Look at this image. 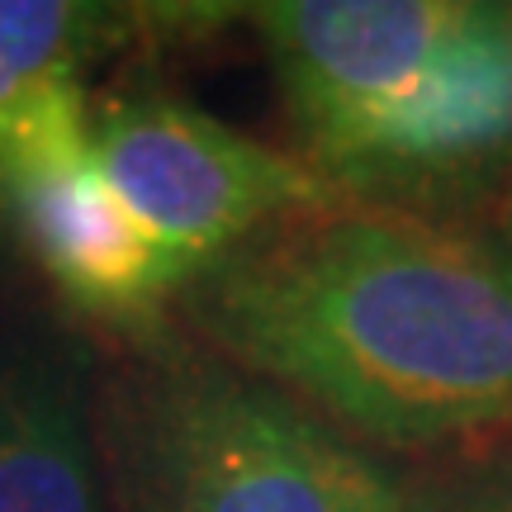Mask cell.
I'll list each match as a JSON object with an SVG mask.
<instances>
[{"label":"cell","mask_w":512,"mask_h":512,"mask_svg":"<svg viewBox=\"0 0 512 512\" xmlns=\"http://www.w3.org/2000/svg\"><path fill=\"white\" fill-rule=\"evenodd\" d=\"M133 34H143V5L0 0V147L38 91L81 76L105 48Z\"/></svg>","instance_id":"ba28073f"},{"label":"cell","mask_w":512,"mask_h":512,"mask_svg":"<svg viewBox=\"0 0 512 512\" xmlns=\"http://www.w3.org/2000/svg\"><path fill=\"white\" fill-rule=\"evenodd\" d=\"M309 171L337 200L512 219V0H460L418 81Z\"/></svg>","instance_id":"3957f363"},{"label":"cell","mask_w":512,"mask_h":512,"mask_svg":"<svg viewBox=\"0 0 512 512\" xmlns=\"http://www.w3.org/2000/svg\"><path fill=\"white\" fill-rule=\"evenodd\" d=\"M0 512H110L81 342L0 332Z\"/></svg>","instance_id":"52a82bcc"},{"label":"cell","mask_w":512,"mask_h":512,"mask_svg":"<svg viewBox=\"0 0 512 512\" xmlns=\"http://www.w3.org/2000/svg\"><path fill=\"white\" fill-rule=\"evenodd\" d=\"M91 138L176 290L275 219L332 195L294 152L256 143L152 81L91 95Z\"/></svg>","instance_id":"277c9868"},{"label":"cell","mask_w":512,"mask_h":512,"mask_svg":"<svg viewBox=\"0 0 512 512\" xmlns=\"http://www.w3.org/2000/svg\"><path fill=\"white\" fill-rule=\"evenodd\" d=\"M171 323L370 451L512 432V219L328 195L190 275Z\"/></svg>","instance_id":"6da1fadb"},{"label":"cell","mask_w":512,"mask_h":512,"mask_svg":"<svg viewBox=\"0 0 512 512\" xmlns=\"http://www.w3.org/2000/svg\"><path fill=\"white\" fill-rule=\"evenodd\" d=\"M0 233L15 242L76 332L128 347L171 328L176 285L162 252L100 171L91 124L57 133L0 195Z\"/></svg>","instance_id":"5b68a950"},{"label":"cell","mask_w":512,"mask_h":512,"mask_svg":"<svg viewBox=\"0 0 512 512\" xmlns=\"http://www.w3.org/2000/svg\"><path fill=\"white\" fill-rule=\"evenodd\" d=\"M408 512H512V451L413 479Z\"/></svg>","instance_id":"9c48e42d"},{"label":"cell","mask_w":512,"mask_h":512,"mask_svg":"<svg viewBox=\"0 0 512 512\" xmlns=\"http://www.w3.org/2000/svg\"><path fill=\"white\" fill-rule=\"evenodd\" d=\"M91 432L110 512H408L413 489L176 323L95 347Z\"/></svg>","instance_id":"7a4b0ae2"},{"label":"cell","mask_w":512,"mask_h":512,"mask_svg":"<svg viewBox=\"0 0 512 512\" xmlns=\"http://www.w3.org/2000/svg\"><path fill=\"white\" fill-rule=\"evenodd\" d=\"M460 0H266L242 19L266 43L294 157L309 166L394 105L456 24Z\"/></svg>","instance_id":"8992f818"}]
</instances>
